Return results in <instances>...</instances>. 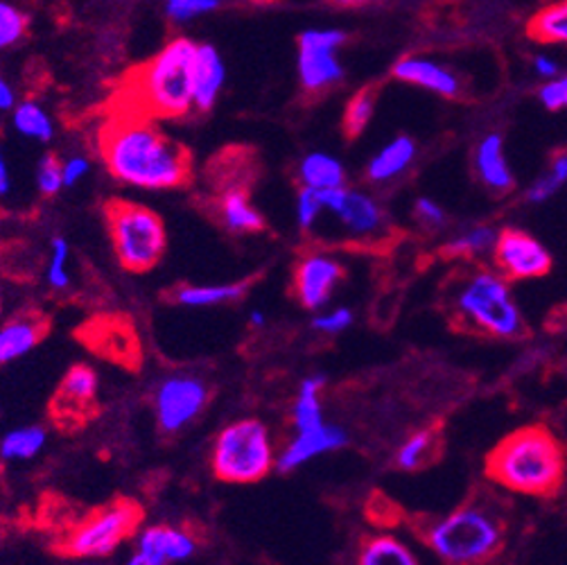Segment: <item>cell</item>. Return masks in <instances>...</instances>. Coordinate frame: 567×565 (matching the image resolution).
Wrapping results in <instances>:
<instances>
[{
  "mask_svg": "<svg viewBox=\"0 0 567 565\" xmlns=\"http://www.w3.org/2000/svg\"><path fill=\"white\" fill-rule=\"evenodd\" d=\"M100 158L113 179L136 191H175L193 177L190 152L147 116L118 119L104 127Z\"/></svg>",
  "mask_w": 567,
  "mask_h": 565,
  "instance_id": "cell-1",
  "label": "cell"
},
{
  "mask_svg": "<svg viewBox=\"0 0 567 565\" xmlns=\"http://www.w3.org/2000/svg\"><path fill=\"white\" fill-rule=\"evenodd\" d=\"M565 448L543 425L518 428L504 436L486 460V475L520 495L547 497L565 482Z\"/></svg>",
  "mask_w": 567,
  "mask_h": 565,
  "instance_id": "cell-2",
  "label": "cell"
},
{
  "mask_svg": "<svg viewBox=\"0 0 567 565\" xmlns=\"http://www.w3.org/2000/svg\"><path fill=\"white\" fill-rule=\"evenodd\" d=\"M197 45L188 37L169 39L134 73V100L143 116L158 121H182L195 111V60Z\"/></svg>",
  "mask_w": 567,
  "mask_h": 565,
  "instance_id": "cell-3",
  "label": "cell"
},
{
  "mask_svg": "<svg viewBox=\"0 0 567 565\" xmlns=\"http://www.w3.org/2000/svg\"><path fill=\"white\" fill-rule=\"evenodd\" d=\"M506 527L493 506L468 502L432 521L423 541L445 565H484L504 545Z\"/></svg>",
  "mask_w": 567,
  "mask_h": 565,
  "instance_id": "cell-4",
  "label": "cell"
},
{
  "mask_svg": "<svg viewBox=\"0 0 567 565\" xmlns=\"http://www.w3.org/2000/svg\"><path fill=\"white\" fill-rule=\"evenodd\" d=\"M102 215L111 249L123 269L147 274L163 260L167 232L156 210L127 199H109Z\"/></svg>",
  "mask_w": 567,
  "mask_h": 565,
  "instance_id": "cell-5",
  "label": "cell"
},
{
  "mask_svg": "<svg viewBox=\"0 0 567 565\" xmlns=\"http://www.w3.org/2000/svg\"><path fill=\"white\" fill-rule=\"evenodd\" d=\"M278 462L269 428L260 419H240L224 425L210 450V469L219 482L256 484Z\"/></svg>",
  "mask_w": 567,
  "mask_h": 565,
  "instance_id": "cell-6",
  "label": "cell"
},
{
  "mask_svg": "<svg viewBox=\"0 0 567 565\" xmlns=\"http://www.w3.org/2000/svg\"><path fill=\"white\" fill-rule=\"evenodd\" d=\"M455 310L464 323L497 339H514L525 330L523 310L497 269L473 271L457 290Z\"/></svg>",
  "mask_w": 567,
  "mask_h": 565,
  "instance_id": "cell-7",
  "label": "cell"
},
{
  "mask_svg": "<svg viewBox=\"0 0 567 565\" xmlns=\"http://www.w3.org/2000/svg\"><path fill=\"white\" fill-rule=\"evenodd\" d=\"M143 523V506L136 500H116L95 508L60 541V552L69 558H106L125 541L134 538Z\"/></svg>",
  "mask_w": 567,
  "mask_h": 565,
  "instance_id": "cell-8",
  "label": "cell"
},
{
  "mask_svg": "<svg viewBox=\"0 0 567 565\" xmlns=\"http://www.w3.org/2000/svg\"><path fill=\"white\" fill-rule=\"evenodd\" d=\"M326 217L321 219L315 236H319L328 224L334 226V234L349 243L369 245L384 238L389 229V217L382 204L362 188H330L323 191Z\"/></svg>",
  "mask_w": 567,
  "mask_h": 565,
  "instance_id": "cell-9",
  "label": "cell"
},
{
  "mask_svg": "<svg viewBox=\"0 0 567 565\" xmlns=\"http://www.w3.org/2000/svg\"><path fill=\"white\" fill-rule=\"evenodd\" d=\"M349 34L339 28H308L297 37V75L310 95H321L347 78L342 48Z\"/></svg>",
  "mask_w": 567,
  "mask_h": 565,
  "instance_id": "cell-10",
  "label": "cell"
},
{
  "mask_svg": "<svg viewBox=\"0 0 567 565\" xmlns=\"http://www.w3.org/2000/svg\"><path fill=\"white\" fill-rule=\"evenodd\" d=\"M208 384L190 373H173L154 389V417L165 434H179L208 408Z\"/></svg>",
  "mask_w": 567,
  "mask_h": 565,
  "instance_id": "cell-11",
  "label": "cell"
},
{
  "mask_svg": "<svg viewBox=\"0 0 567 565\" xmlns=\"http://www.w3.org/2000/svg\"><path fill=\"white\" fill-rule=\"evenodd\" d=\"M344 276L347 267L337 256L328 251H308L295 265V297L306 310L319 312L330 304L337 286L344 280Z\"/></svg>",
  "mask_w": 567,
  "mask_h": 565,
  "instance_id": "cell-12",
  "label": "cell"
},
{
  "mask_svg": "<svg viewBox=\"0 0 567 565\" xmlns=\"http://www.w3.org/2000/svg\"><path fill=\"white\" fill-rule=\"evenodd\" d=\"M493 263L508 280H529L549 274L551 254L529 232L502 229L493 249Z\"/></svg>",
  "mask_w": 567,
  "mask_h": 565,
  "instance_id": "cell-13",
  "label": "cell"
},
{
  "mask_svg": "<svg viewBox=\"0 0 567 565\" xmlns=\"http://www.w3.org/2000/svg\"><path fill=\"white\" fill-rule=\"evenodd\" d=\"M100 378L89 364H73L52 396V417L60 425H80L97 408Z\"/></svg>",
  "mask_w": 567,
  "mask_h": 565,
  "instance_id": "cell-14",
  "label": "cell"
},
{
  "mask_svg": "<svg viewBox=\"0 0 567 565\" xmlns=\"http://www.w3.org/2000/svg\"><path fill=\"white\" fill-rule=\"evenodd\" d=\"M349 443V432L337 425V423H323L321 428L292 432L288 443L278 452V471L280 473H292L312 460H319L328 452L342 450Z\"/></svg>",
  "mask_w": 567,
  "mask_h": 565,
  "instance_id": "cell-15",
  "label": "cell"
},
{
  "mask_svg": "<svg viewBox=\"0 0 567 565\" xmlns=\"http://www.w3.org/2000/svg\"><path fill=\"white\" fill-rule=\"evenodd\" d=\"M391 78L410 86H419L439 97H457L462 93L460 75L445 64L423 54H408L391 69Z\"/></svg>",
  "mask_w": 567,
  "mask_h": 565,
  "instance_id": "cell-16",
  "label": "cell"
},
{
  "mask_svg": "<svg viewBox=\"0 0 567 565\" xmlns=\"http://www.w3.org/2000/svg\"><path fill=\"white\" fill-rule=\"evenodd\" d=\"M136 549L150 554L163 565L184 563L193 558L199 549V538L184 527L175 525H150L141 527L134 536Z\"/></svg>",
  "mask_w": 567,
  "mask_h": 565,
  "instance_id": "cell-17",
  "label": "cell"
},
{
  "mask_svg": "<svg viewBox=\"0 0 567 565\" xmlns=\"http://www.w3.org/2000/svg\"><path fill=\"white\" fill-rule=\"evenodd\" d=\"M50 321L41 312H21L0 323V367L32 353L48 335Z\"/></svg>",
  "mask_w": 567,
  "mask_h": 565,
  "instance_id": "cell-18",
  "label": "cell"
},
{
  "mask_svg": "<svg viewBox=\"0 0 567 565\" xmlns=\"http://www.w3.org/2000/svg\"><path fill=\"white\" fill-rule=\"evenodd\" d=\"M473 167L480 184L491 193H508L516 186V175L506 158L504 138L497 132L484 134L473 150Z\"/></svg>",
  "mask_w": 567,
  "mask_h": 565,
  "instance_id": "cell-19",
  "label": "cell"
},
{
  "mask_svg": "<svg viewBox=\"0 0 567 565\" xmlns=\"http://www.w3.org/2000/svg\"><path fill=\"white\" fill-rule=\"evenodd\" d=\"M419 156V145L412 136L399 134L389 138L369 161H367V179L371 184H391L403 177L408 170L414 165Z\"/></svg>",
  "mask_w": 567,
  "mask_h": 565,
  "instance_id": "cell-20",
  "label": "cell"
},
{
  "mask_svg": "<svg viewBox=\"0 0 567 565\" xmlns=\"http://www.w3.org/2000/svg\"><path fill=\"white\" fill-rule=\"evenodd\" d=\"M217 219L226 232L236 236H251L265 229V215L254 206L249 193L240 186L226 188L215 199Z\"/></svg>",
  "mask_w": 567,
  "mask_h": 565,
  "instance_id": "cell-21",
  "label": "cell"
},
{
  "mask_svg": "<svg viewBox=\"0 0 567 565\" xmlns=\"http://www.w3.org/2000/svg\"><path fill=\"white\" fill-rule=\"evenodd\" d=\"M226 84V64L221 54L210 43L197 45V60H195V75H193V89H195V111L208 113Z\"/></svg>",
  "mask_w": 567,
  "mask_h": 565,
  "instance_id": "cell-22",
  "label": "cell"
},
{
  "mask_svg": "<svg viewBox=\"0 0 567 565\" xmlns=\"http://www.w3.org/2000/svg\"><path fill=\"white\" fill-rule=\"evenodd\" d=\"M249 290V280L229 282H186L173 290V301L182 308H217L240 301Z\"/></svg>",
  "mask_w": 567,
  "mask_h": 565,
  "instance_id": "cell-23",
  "label": "cell"
},
{
  "mask_svg": "<svg viewBox=\"0 0 567 565\" xmlns=\"http://www.w3.org/2000/svg\"><path fill=\"white\" fill-rule=\"evenodd\" d=\"M299 184L315 191H330L347 186V167L334 154L312 150L297 163Z\"/></svg>",
  "mask_w": 567,
  "mask_h": 565,
  "instance_id": "cell-24",
  "label": "cell"
},
{
  "mask_svg": "<svg viewBox=\"0 0 567 565\" xmlns=\"http://www.w3.org/2000/svg\"><path fill=\"white\" fill-rule=\"evenodd\" d=\"M358 565H421V558L403 536L380 532L362 541Z\"/></svg>",
  "mask_w": 567,
  "mask_h": 565,
  "instance_id": "cell-25",
  "label": "cell"
},
{
  "mask_svg": "<svg viewBox=\"0 0 567 565\" xmlns=\"http://www.w3.org/2000/svg\"><path fill=\"white\" fill-rule=\"evenodd\" d=\"M323 387H326V376L323 373H310L301 380L295 403H292V428L295 432L321 428L326 423L323 419Z\"/></svg>",
  "mask_w": 567,
  "mask_h": 565,
  "instance_id": "cell-26",
  "label": "cell"
},
{
  "mask_svg": "<svg viewBox=\"0 0 567 565\" xmlns=\"http://www.w3.org/2000/svg\"><path fill=\"white\" fill-rule=\"evenodd\" d=\"M12 127L19 136L34 143H50L56 134L52 113L34 97L19 100V104L12 109Z\"/></svg>",
  "mask_w": 567,
  "mask_h": 565,
  "instance_id": "cell-27",
  "label": "cell"
},
{
  "mask_svg": "<svg viewBox=\"0 0 567 565\" xmlns=\"http://www.w3.org/2000/svg\"><path fill=\"white\" fill-rule=\"evenodd\" d=\"M48 443V432L41 425H21L0 439V460L6 464L30 462Z\"/></svg>",
  "mask_w": 567,
  "mask_h": 565,
  "instance_id": "cell-28",
  "label": "cell"
},
{
  "mask_svg": "<svg viewBox=\"0 0 567 565\" xmlns=\"http://www.w3.org/2000/svg\"><path fill=\"white\" fill-rule=\"evenodd\" d=\"M497 236H499V232L495 229V226L473 224V226H466V229L457 232L455 236H450L443 251L447 256H455V258H480V256L493 254Z\"/></svg>",
  "mask_w": 567,
  "mask_h": 565,
  "instance_id": "cell-29",
  "label": "cell"
},
{
  "mask_svg": "<svg viewBox=\"0 0 567 565\" xmlns=\"http://www.w3.org/2000/svg\"><path fill=\"white\" fill-rule=\"evenodd\" d=\"M529 34L538 43L567 45V0H554L538 10L529 21Z\"/></svg>",
  "mask_w": 567,
  "mask_h": 565,
  "instance_id": "cell-30",
  "label": "cell"
},
{
  "mask_svg": "<svg viewBox=\"0 0 567 565\" xmlns=\"http://www.w3.org/2000/svg\"><path fill=\"white\" fill-rule=\"evenodd\" d=\"M375 106H378L375 89L367 86L349 97L344 113H342V130H344L347 138H358L369 130V125L373 123V116H375Z\"/></svg>",
  "mask_w": 567,
  "mask_h": 565,
  "instance_id": "cell-31",
  "label": "cell"
},
{
  "mask_svg": "<svg viewBox=\"0 0 567 565\" xmlns=\"http://www.w3.org/2000/svg\"><path fill=\"white\" fill-rule=\"evenodd\" d=\"M567 186V152H558L527 188L529 204H545Z\"/></svg>",
  "mask_w": 567,
  "mask_h": 565,
  "instance_id": "cell-32",
  "label": "cell"
},
{
  "mask_svg": "<svg viewBox=\"0 0 567 565\" xmlns=\"http://www.w3.org/2000/svg\"><path fill=\"white\" fill-rule=\"evenodd\" d=\"M71 245L66 238L56 236L50 240V258L45 269L48 286L56 292H64L71 288Z\"/></svg>",
  "mask_w": 567,
  "mask_h": 565,
  "instance_id": "cell-33",
  "label": "cell"
},
{
  "mask_svg": "<svg viewBox=\"0 0 567 565\" xmlns=\"http://www.w3.org/2000/svg\"><path fill=\"white\" fill-rule=\"evenodd\" d=\"M30 32V17L10 0H0V52L19 45Z\"/></svg>",
  "mask_w": 567,
  "mask_h": 565,
  "instance_id": "cell-34",
  "label": "cell"
},
{
  "mask_svg": "<svg viewBox=\"0 0 567 565\" xmlns=\"http://www.w3.org/2000/svg\"><path fill=\"white\" fill-rule=\"evenodd\" d=\"M434 432L432 430H419L414 434H410L399 452H395V464H399L401 471H416L425 464V460L430 458V452L434 450Z\"/></svg>",
  "mask_w": 567,
  "mask_h": 565,
  "instance_id": "cell-35",
  "label": "cell"
},
{
  "mask_svg": "<svg viewBox=\"0 0 567 565\" xmlns=\"http://www.w3.org/2000/svg\"><path fill=\"white\" fill-rule=\"evenodd\" d=\"M295 213H297V224L303 234H315L319 229L321 219L326 217V197L323 191L306 188L301 186L297 193L295 202Z\"/></svg>",
  "mask_w": 567,
  "mask_h": 565,
  "instance_id": "cell-36",
  "label": "cell"
},
{
  "mask_svg": "<svg viewBox=\"0 0 567 565\" xmlns=\"http://www.w3.org/2000/svg\"><path fill=\"white\" fill-rule=\"evenodd\" d=\"M34 186L41 197H56L66 186H64V173H62V158L56 154H43L37 161L34 170Z\"/></svg>",
  "mask_w": 567,
  "mask_h": 565,
  "instance_id": "cell-37",
  "label": "cell"
},
{
  "mask_svg": "<svg viewBox=\"0 0 567 565\" xmlns=\"http://www.w3.org/2000/svg\"><path fill=\"white\" fill-rule=\"evenodd\" d=\"M219 8L221 0H173V3H165V14L175 25H186L202 17L215 14Z\"/></svg>",
  "mask_w": 567,
  "mask_h": 565,
  "instance_id": "cell-38",
  "label": "cell"
},
{
  "mask_svg": "<svg viewBox=\"0 0 567 565\" xmlns=\"http://www.w3.org/2000/svg\"><path fill=\"white\" fill-rule=\"evenodd\" d=\"M353 321H355V315L351 308L337 306L330 310H319L312 319V328L326 337H332V335L349 330L353 326Z\"/></svg>",
  "mask_w": 567,
  "mask_h": 565,
  "instance_id": "cell-39",
  "label": "cell"
},
{
  "mask_svg": "<svg viewBox=\"0 0 567 565\" xmlns=\"http://www.w3.org/2000/svg\"><path fill=\"white\" fill-rule=\"evenodd\" d=\"M538 100L547 111L567 109V71H560L556 78L545 80L538 86Z\"/></svg>",
  "mask_w": 567,
  "mask_h": 565,
  "instance_id": "cell-40",
  "label": "cell"
},
{
  "mask_svg": "<svg viewBox=\"0 0 567 565\" xmlns=\"http://www.w3.org/2000/svg\"><path fill=\"white\" fill-rule=\"evenodd\" d=\"M414 217L427 232H439V229H443L445 222H447L445 208L432 197H419L414 202Z\"/></svg>",
  "mask_w": 567,
  "mask_h": 565,
  "instance_id": "cell-41",
  "label": "cell"
},
{
  "mask_svg": "<svg viewBox=\"0 0 567 565\" xmlns=\"http://www.w3.org/2000/svg\"><path fill=\"white\" fill-rule=\"evenodd\" d=\"M62 173H64V186L73 188L89 177L91 158L84 154H71V156L62 158Z\"/></svg>",
  "mask_w": 567,
  "mask_h": 565,
  "instance_id": "cell-42",
  "label": "cell"
},
{
  "mask_svg": "<svg viewBox=\"0 0 567 565\" xmlns=\"http://www.w3.org/2000/svg\"><path fill=\"white\" fill-rule=\"evenodd\" d=\"M532 71H534L536 78H540L545 82V80H551L560 73V62L556 60V56H551L547 52H540L532 60Z\"/></svg>",
  "mask_w": 567,
  "mask_h": 565,
  "instance_id": "cell-43",
  "label": "cell"
},
{
  "mask_svg": "<svg viewBox=\"0 0 567 565\" xmlns=\"http://www.w3.org/2000/svg\"><path fill=\"white\" fill-rule=\"evenodd\" d=\"M12 191H14L12 170H10V163H8V158H6L3 143H0V202L10 199V197H12Z\"/></svg>",
  "mask_w": 567,
  "mask_h": 565,
  "instance_id": "cell-44",
  "label": "cell"
},
{
  "mask_svg": "<svg viewBox=\"0 0 567 565\" xmlns=\"http://www.w3.org/2000/svg\"><path fill=\"white\" fill-rule=\"evenodd\" d=\"M19 104L17 89L12 86L10 80L0 75V113H12V109Z\"/></svg>",
  "mask_w": 567,
  "mask_h": 565,
  "instance_id": "cell-45",
  "label": "cell"
},
{
  "mask_svg": "<svg viewBox=\"0 0 567 565\" xmlns=\"http://www.w3.org/2000/svg\"><path fill=\"white\" fill-rule=\"evenodd\" d=\"M123 565H163V563H158V561L152 558L150 554L136 549V552H132V554L127 556V561H125Z\"/></svg>",
  "mask_w": 567,
  "mask_h": 565,
  "instance_id": "cell-46",
  "label": "cell"
},
{
  "mask_svg": "<svg viewBox=\"0 0 567 565\" xmlns=\"http://www.w3.org/2000/svg\"><path fill=\"white\" fill-rule=\"evenodd\" d=\"M328 3L337 6V8H367V6H375L382 3V0H328Z\"/></svg>",
  "mask_w": 567,
  "mask_h": 565,
  "instance_id": "cell-47",
  "label": "cell"
},
{
  "mask_svg": "<svg viewBox=\"0 0 567 565\" xmlns=\"http://www.w3.org/2000/svg\"><path fill=\"white\" fill-rule=\"evenodd\" d=\"M265 323H267L265 312H260V310H251V312H249V326H251V328H262Z\"/></svg>",
  "mask_w": 567,
  "mask_h": 565,
  "instance_id": "cell-48",
  "label": "cell"
},
{
  "mask_svg": "<svg viewBox=\"0 0 567 565\" xmlns=\"http://www.w3.org/2000/svg\"><path fill=\"white\" fill-rule=\"evenodd\" d=\"M249 3H254V6H271V3H276V0H249Z\"/></svg>",
  "mask_w": 567,
  "mask_h": 565,
  "instance_id": "cell-49",
  "label": "cell"
},
{
  "mask_svg": "<svg viewBox=\"0 0 567 565\" xmlns=\"http://www.w3.org/2000/svg\"><path fill=\"white\" fill-rule=\"evenodd\" d=\"M0 545H3V530H0Z\"/></svg>",
  "mask_w": 567,
  "mask_h": 565,
  "instance_id": "cell-50",
  "label": "cell"
},
{
  "mask_svg": "<svg viewBox=\"0 0 567 565\" xmlns=\"http://www.w3.org/2000/svg\"><path fill=\"white\" fill-rule=\"evenodd\" d=\"M84 565H102V563H84Z\"/></svg>",
  "mask_w": 567,
  "mask_h": 565,
  "instance_id": "cell-51",
  "label": "cell"
},
{
  "mask_svg": "<svg viewBox=\"0 0 567 565\" xmlns=\"http://www.w3.org/2000/svg\"><path fill=\"white\" fill-rule=\"evenodd\" d=\"M0 315H3V306H0Z\"/></svg>",
  "mask_w": 567,
  "mask_h": 565,
  "instance_id": "cell-52",
  "label": "cell"
},
{
  "mask_svg": "<svg viewBox=\"0 0 567 565\" xmlns=\"http://www.w3.org/2000/svg\"><path fill=\"white\" fill-rule=\"evenodd\" d=\"M165 3H173V0H165Z\"/></svg>",
  "mask_w": 567,
  "mask_h": 565,
  "instance_id": "cell-53",
  "label": "cell"
}]
</instances>
